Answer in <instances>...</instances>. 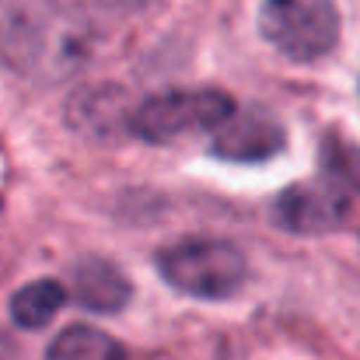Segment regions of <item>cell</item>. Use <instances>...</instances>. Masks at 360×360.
<instances>
[{"instance_id":"277c9868","label":"cell","mask_w":360,"mask_h":360,"mask_svg":"<svg viewBox=\"0 0 360 360\" xmlns=\"http://www.w3.org/2000/svg\"><path fill=\"white\" fill-rule=\"evenodd\" d=\"M350 200L340 182H297L276 200V221L297 235L333 231L347 221Z\"/></svg>"},{"instance_id":"3957f363","label":"cell","mask_w":360,"mask_h":360,"mask_svg":"<svg viewBox=\"0 0 360 360\" xmlns=\"http://www.w3.org/2000/svg\"><path fill=\"white\" fill-rule=\"evenodd\" d=\"M235 112L231 95L214 88H186V91H161L143 98L133 109V129L143 140L165 143L196 129H217Z\"/></svg>"},{"instance_id":"7a4b0ae2","label":"cell","mask_w":360,"mask_h":360,"mask_svg":"<svg viewBox=\"0 0 360 360\" xmlns=\"http://www.w3.org/2000/svg\"><path fill=\"white\" fill-rule=\"evenodd\" d=\"M262 35L290 60H322L340 42V11L333 0H262Z\"/></svg>"},{"instance_id":"5b68a950","label":"cell","mask_w":360,"mask_h":360,"mask_svg":"<svg viewBox=\"0 0 360 360\" xmlns=\"http://www.w3.org/2000/svg\"><path fill=\"white\" fill-rule=\"evenodd\" d=\"M283 143H287L283 126L262 109H245V112L235 109L214 129V154L228 161H245V165L280 154Z\"/></svg>"},{"instance_id":"ba28073f","label":"cell","mask_w":360,"mask_h":360,"mask_svg":"<svg viewBox=\"0 0 360 360\" xmlns=\"http://www.w3.org/2000/svg\"><path fill=\"white\" fill-rule=\"evenodd\" d=\"M49 360H129V354L122 343H116L112 336H105L98 329L70 326L53 340Z\"/></svg>"},{"instance_id":"8992f818","label":"cell","mask_w":360,"mask_h":360,"mask_svg":"<svg viewBox=\"0 0 360 360\" xmlns=\"http://www.w3.org/2000/svg\"><path fill=\"white\" fill-rule=\"evenodd\" d=\"M74 294L91 311H120L126 304V297H129V283L122 280V273L116 266L88 259L74 273Z\"/></svg>"},{"instance_id":"52a82bcc","label":"cell","mask_w":360,"mask_h":360,"mask_svg":"<svg viewBox=\"0 0 360 360\" xmlns=\"http://www.w3.org/2000/svg\"><path fill=\"white\" fill-rule=\"evenodd\" d=\"M63 304H67V290L56 280H35L11 297V319L25 329H42L56 319Z\"/></svg>"},{"instance_id":"6da1fadb","label":"cell","mask_w":360,"mask_h":360,"mask_svg":"<svg viewBox=\"0 0 360 360\" xmlns=\"http://www.w3.org/2000/svg\"><path fill=\"white\" fill-rule=\"evenodd\" d=\"M158 269L175 290L203 301L231 297L248 276L245 255L231 241L217 238H189L168 245L158 255Z\"/></svg>"}]
</instances>
